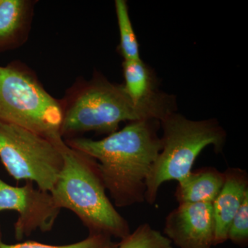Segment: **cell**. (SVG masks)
<instances>
[{
	"label": "cell",
	"instance_id": "14",
	"mask_svg": "<svg viewBox=\"0 0 248 248\" xmlns=\"http://www.w3.org/2000/svg\"><path fill=\"white\" fill-rule=\"evenodd\" d=\"M116 248H173L172 242L149 223L140 225L133 232L121 239Z\"/></svg>",
	"mask_w": 248,
	"mask_h": 248
},
{
	"label": "cell",
	"instance_id": "15",
	"mask_svg": "<svg viewBox=\"0 0 248 248\" xmlns=\"http://www.w3.org/2000/svg\"><path fill=\"white\" fill-rule=\"evenodd\" d=\"M112 239L107 235L89 234L88 237L81 241L63 246H53L34 241L8 244L3 241L2 231L0 225V248H116L118 243L114 242Z\"/></svg>",
	"mask_w": 248,
	"mask_h": 248
},
{
	"label": "cell",
	"instance_id": "12",
	"mask_svg": "<svg viewBox=\"0 0 248 248\" xmlns=\"http://www.w3.org/2000/svg\"><path fill=\"white\" fill-rule=\"evenodd\" d=\"M224 182V173L215 168H202L192 171L178 182L174 197L179 204L213 203L221 192Z\"/></svg>",
	"mask_w": 248,
	"mask_h": 248
},
{
	"label": "cell",
	"instance_id": "2",
	"mask_svg": "<svg viewBox=\"0 0 248 248\" xmlns=\"http://www.w3.org/2000/svg\"><path fill=\"white\" fill-rule=\"evenodd\" d=\"M63 156V164L50 192L60 209L73 212L89 234H104L122 239L128 236V221L116 210L97 161L89 155L67 145L60 135L51 138Z\"/></svg>",
	"mask_w": 248,
	"mask_h": 248
},
{
	"label": "cell",
	"instance_id": "1",
	"mask_svg": "<svg viewBox=\"0 0 248 248\" xmlns=\"http://www.w3.org/2000/svg\"><path fill=\"white\" fill-rule=\"evenodd\" d=\"M158 122H129L100 140L79 137L63 140L97 161L114 205L126 208L145 202L146 179L162 148Z\"/></svg>",
	"mask_w": 248,
	"mask_h": 248
},
{
	"label": "cell",
	"instance_id": "11",
	"mask_svg": "<svg viewBox=\"0 0 248 248\" xmlns=\"http://www.w3.org/2000/svg\"><path fill=\"white\" fill-rule=\"evenodd\" d=\"M36 2L0 0V52L19 48L27 42Z\"/></svg>",
	"mask_w": 248,
	"mask_h": 248
},
{
	"label": "cell",
	"instance_id": "3",
	"mask_svg": "<svg viewBox=\"0 0 248 248\" xmlns=\"http://www.w3.org/2000/svg\"><path fill=\"white\" fill-rule=\"evenodd\" d=\"M61 103L63 140L89 132L109 135L122 122L157 120L150 111L134 105L124 84L111 83L99 73L89 81H77Z\"/></svg>",
	"mask_w": 248,
	"mask_h": 248
},
{
	"label": "cell",
	"instance_id": "8",
	"mask_svg": "<svg viewBox=\"0 0 248 248\" xmlns=\"http://www.w3.org/2000/svg\"><path fill=\"white\" fill-rule=\"evenodd\" d=\"M163 234L179 248H213L215 237L213 203L179 204L166 217Z\"/></svg>",
	"mask_w": 248,
	"mask_h": 248
},
{
	"label": "cell",
	"instance_id": "6",
	"mask_svg": "<svg viewBox=\"0 0 248 248\" xmlns=\"http://www.w3.org/2000/svg\"><path fill=\"white\" fill-rule=\"evenodd\" d=\"M0 160L11 177L51 192L63 167V156L53 140L0 120Z\"/></svg>",
	"mask_w": 248,
	"mask_h": 248
},
{
	"label": "cell",
	"instance_id": "7",
	"mask_svg": "<svg viewBox=\"0 0 248 248\" xmlns=\"http://www.w3.org/2000/svg\"><path fill=\"white\" fill-rule=\"evenodd\" d=\"M5 210L18 214L15 237L20 241L37 230L42 232L51 231L61 209L50 192L35 187L33 183L14 186L0 178V213Z\"/></svg>",
	"mask_w": 248,
	"mask_h": 248
},
{
	"label": "cell",
	"instance_id": "4",
	"mask_svg": "<svg viewBox=\"0 0 248 248\" xmlns=\"http://www.w3.org/2000/svg\"><path fill=\"white\" fill-rule=\"evenodd\" d=\"M163 129L161 151L146 181L145 202L153 205L159 187L170 181H180L192 172L204 148L213 146L223 151L226 141L224 129L215 120L193 121L171 112L160 121Z\"/></svg>",
	"mask_w": 248,
	"mask_h": 248
},
{
	"label": "cell",
	"instance_id": "13",
	"mask_svg": "<svg viewBox=\"0 0 248 248\" xmlns=\"http://www.w3.org/2000/svg\"><path fill=\"white\" fill-rule=\"evenodd\" d=\"M116 16L120 30V53L124 61H138L141 60L136 34L129 16L128 4L125 0L115 1Z\"/></svg>",
	"mask_w": 248,
	"mask_h": 248
},
{
	"label": "cell",
	"instance_id": "16",
	"mask_svg": "<svg viewBox=\"0 0 248 248\" xmlns=\"http://www.w3.org/2000/svg\"><path fill=\"white\" fill-rule=\"evenodd\" d=\"M228 240L241 248L248 245V195L236 214L228 233Z\"/></svg>",
	"mask_w": 248,
	"mask_h": 248
},
{
	"label": "cell",
	"instance_id": "5",
	"mask_svg": "<svg viewBox=\"0 0 248 248\" xmlns=\"http://www.w3.org/2000/svg\"><path fill=\"white\" fill-rule=\"evenodd\" d=\"M0 120L51 139L60 135L61 100L49 94L23 63L0 66Z\"/></svg>",
	"mask_w": 248,
	"mask_h": 248
},
{
	"label": "cell",
	"instance_id": "10",
	"mask_svg": "<svg viewBox=\"0 0 248 248\" xmlns=\"http://www.w3.org/2000/svg\"><path fill=\"white\" fill-rule=\"evenodd\" d=\"M225 182L213 203L215 221L214 246L228 241V233L236 214L248 195V175L245 170L230 168L225 171Z\"/></svg>",
	"mask_w": 248,
	"mask_h": 248
},
{
	"label": "cell",
	"instance_id": "9",
	"mask_svg": "<svg viewBox=\"0 0 248 248\" xmlns=\"http://www.w3.org/2000/svg\"><path fill=\"white\" fill-rule=\"evenodd\" d=\"M122 66L124 89L134 105L150 111L159 122L174 112L172 97L157 92L154 76L141 60L124 61Z\"/></svg>",
	"mask_w": 248,
	"mask_h": 248
}]
</instances>
